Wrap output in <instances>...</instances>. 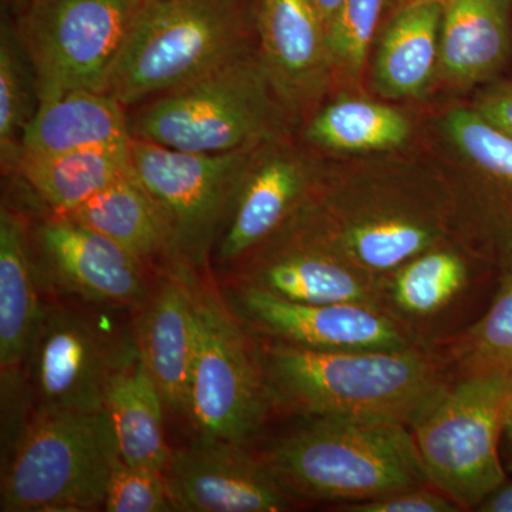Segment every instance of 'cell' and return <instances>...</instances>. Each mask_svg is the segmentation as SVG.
I'll return each mask as SVG.
<instances>
[{"label": "cell", "instance_id": "obj_1", "mask_svg": "<svg viewBox=\"0 0 512 512\" xmlns=\"http://www.w3.org/2000/svg\"><path fill=\"white\" fill-rule=\"evenodd\" d=\"M286 224L382 279L453 242L446 181L417 165L328 170L319 191Z\"/></svg>", "mask_w": 512, "mask_h": 512}, {"label": "cell", "instance_id": "obj_28", "mask_svg": "<svg viewBox=\"0 0 512 512\" xmlns=\"http://www.w3.org/2000/svg\"><path fill=\"white\" fill-rule=\"evenodd\" d=\"M467 282L463 251L451 242L437 245L384 278V311L403 326L404 319L429 318L447 308Z\"/></svg>", "mask_w": 512, "mask_h": 512}, {"label": "cell", "instance_id": "obj_12", "mask_svg": "<svg viewBox=\"0 0 512 512\" xmlns=\"http://www.w3.org/2000/svg\"><path fill=\"white\" fill-rule=\"evenodd\" d=\"M113 336L84 309L45 306L26 363L36 410H104L114 376L137 350L134 333Z\"/></svg>", "mask_w": 512, "mask_h": 512}, {"label": "cell", "instance_id": "obj_18", "mask_svg": "<svg viewBox=\"0 0 512 512\" xmlns=\"http://www.w3.org/2000/svg\"><path fill=\"white\" fill-rule=\"evenodd\" d=\"M255 35L269 82L293 121L318 106L336 79L311 0H258Z\"/></svg>", "mask_w": 512, "mask_h": 512}, {"label": "cell", "instance_id": "obj_23", "mask_svg": "<svg viewBox=\"0 0 512 512\" xmlns=\"http://www.w3.org/2000/svg\"><path fill=\"white\" fill-rule=\"evenodd\" d=\"M126 106L106 92L74 90L40 101L22 138V154H60L128 146Z\"/></svg>", "mask_w": 512, "mask_h": 512}, {"label": "cell", "instance_id": "obj_15", "mask_svg": "<svg viewBox=\"0 0 512 512\" xmlns=\"http://www.w3.org/2000/svg\"><path fill=\"white\" fill-rule=\"evenodd\" d=\"M30 242L39 276L66 295L138 309L153 291L146 264L72 218L52 212L33 227Z\"/></svg>", "mask_w": 512, "mask_h": 512}, {"label": "cell", "instance_id": "obj_30", "mask_svg": "<svg viewBox=\"0 0 512 512\" xmlns=\"http://www.w3.org/2000/svg\"><path fill=\"white\" fill-rule=\"evenodd\" d=\"M458 375L494 373L512 379V259L487 313L450 348Z\"/></svg>", "mask_w": 512, "mask_h": 512}, {"label": "cell", "instance_id": "obj_2", "mask_svg": "<svg viewBox=\"0 0 512 512\" xmlns=\"http://www.w3.org/2000/svg\"><path fill=\"white\" fill-rule=\"evenodd\" d=\"M272 407L305 419L384 420L410 426L446 384L427 350H315L269 340L259 348Z\"/></svg>", "mask_w": 512, "mask_h": 512}, {"label": "cell", "instance_id": "obj_11", "mask_svg": "<svg viewBox=\"0 0 512 512\" xmlns=\"http://www.w3.org/2000/svg\"><path fill=\"white\" fill-rule=\"evenodd\" d=\"M440 134L468 175L444 177L451 238L467 252L504 268L512 259V137L473 107L448 111L440 121Z\"/></svg>", "mask_w": 512, "mask_h": 512}, {"label": "cell", "instance_id": "obj_21", "mask_svg": "<svg viewBox=\"0 0 512 512\" xmlns=\"http://www.w3.org/2000/svg\"><path fill=\"white\" fill-rule=\"evenodd\" d=\"M512 45V0H443L437 80L471 87L503 69Z\"/></svg>", "mask_w": 512, "mask_h": 512}, {"label": "cell", "instance_id": "obj_8", "mask_svg": "<svg viewBox=\"0 0 512 512\" xmlns=\"http://www.w3.org/2000/svg\"><path fill=\"white\" fill-rule=\"evenodd\" d=\"M511 403L510 377L460 375L409 426L430 485L461 510H477L505 483L498 440Z\"/></svg>", "mask_w": 512, "mask_h": 512}, {"label": "cell", "instance_id": "obj_36", "mask_svg": "<svg viewBox=\"0 0 512 512\" xmlns=\"http://www.w3.org/2000/svg\"><path fill=\"white\" fill-rule=\"evenodd\" d=\"M312 5L315 6L316 12H318L320 20H322L323 26L329 25L330 20L333 16L338 13L340 6L343 5L345 0H311Z\"/></svg>", "mask_w": 512, "mask_h": 512}, {"label": "cell", "instance_id": "obj_4", "mask_svg": "<svg viewBox=\"0 0 512 512\" xmlns=\"http://www.w3.org/2000/svg\"><path fill=\"white\" fill-rule=\"evenodd\" d=\"M252 32L249 0H143L107 93L128 107L171 92L255 49Z\"/></svg>", "mask_w": 512, "mask_h": 512}, {"label": "cell", "instance_id": "obj_22", "mask_svg": "<svg viewBox=\"0 0 512 512\" xmlns=\"http://www.w3.org/2000/svg\"><path fill=\"white\" fill-rule=\"evenodd\" d=\"M443 0L393 9L379 36L372 86L387 100L419 99L439 74Z\"/></svg>", "mask_w": 512, "mask_h": 512}, {"label": "cell", "instance_id": "obj_29", "mask_svg": "<svg viewBox=\"0 0 512 512\" xmlns=\"http://www.w3.org/2000/svg\"><path fill=\"white\" fill-rule=\"evenodd\" d=\"M37 97L35 73L30 66L10 20L0 32V158L3 173L18 168L22 138L35 116Z\"/></svg>", "mask_w": 512, "mask_h": 512}, {"label": "cell", "instance_id": "obj_6", "mask_svg": "<svg viewBox=\"0 0 512 512\" xmlns=\"http://www.w3.org/2000/svg\"><path fill=\"white\" fill-rule=\"evenodd\" d=\"M119 456L106 410H36L9 450L0 511L101 510Z\"/></svg>", "mask_w": 512, "mask_h": 512}, {"label": "cell", "instance_id": "obj_3", "mask_svg": "<svg viewBox=\"0 0 512 512\" xmlns=\"http://www.w3.org/2000/svg\"><path fill=\"white\" fill-rule=\"evenodd\" d=\"M259 458L295 503H360L430 485L412 430L397 421L306 419Z\"/></svg>", "mask_w": 512, "mask_h": 512}, {"label": "cell", "instance_id": "obj_32", "mask_svg": "<svg viewBox=\"0 0 512 512\" xmlns=\"http://www.w3.org/2000/svg\"><path fill=\"white\" fill-rule=\"evenodd\" d=\"M104 511L107 512H170L164 471L134 467L120 456L114 461L107 484Z\"/></svg>", "mask_w": 512, "mask_h": 512}, {"label": "cell", "instance_id": "obj_33", "mask_svg": "<svg viewBox=\"0 0 512 512\" xmlns=\"http://www.w3.org/2000/svg\"><path fill=\"white\" fill-rule=\"evenodd\" d=\"M339 511L346 512H456L461 511L446 494L433 485L413 488L360 503L343 504Z\"/></svg>", "mask_w": 512, "mask_h": 512}, {"label": "cell", "instance_id": "obj_39", "mask_svg": "<svg viewBox=\"0 0 512 512\" xmlns=\"http://www.w3.org/2000/svg\"><path fill=\"white\" fill-rule=\"evenodd\" d=\"M419 2V0H390V9L399 8V6L406 5V3Z\"/></svg>", "mask_w": 512, "mask_h": 512}, {"label": "cell", "instance_id": "obj_38", "mask_svg": "<svg viewBox=\"0 0 512 512\" xmlns=\"http://www.w3.org/2000/svg\"><path fill=\"white\" fill-rule=\"evenodd\" d=\"M504 431L505 434H507V439L510 440L512 446V403L510 410H508L507 419H505Z\"/></svg>", "mask_w": 512, "mask_h": 512}, {"label": "cell", "instance_id": "obj_20", "mask_svg": "<svg viewBox=\"0 0 512 512\" xmlns=\"http://www.w3.org/2000/svg\"><path fill=\"white\" fill-rule=\"evenodd\" d=\"M40 276L28 225L22 215L2 205L0 210V369L2 402L18 400L20 373L45 306L40 303Z\"/></svg>", "mask_w": 512, "mask_h": 512}, {"label": "cell", "instance_id": "obj_24", "mask_svg": "<svg viewBox=\"0 0 512 512\" xmlns=\"http://www.w3.org/2000/svg\"><path fill=\"white\" fill-rule=\"evenodd\" d=\"M104 410L127 464L157 471L167 468L173 448L164 433L163 397L138 349L114 376Z\"/></svg>", "mask_w": 512, "mask_h": 512}, {"label": "cell", "instance_id": "obj_16", "mask_svg": "<svg viewBox=\"0 0 512 512\" xmlns=\"http://www.w3.org/2000/svg\"><path fill=\"white\" fill-rule=\"evenodd\" d=\"M238 284L299 303H360L383 309L384 279L285 224L245 259Z\"/></svg>", "mask_w": 512, "mask_h": 512}, {"label": "cell", "instance_id": "obj_10", "mask_svg": "<svg viewBox=\"0 0 512 512\" xmlns=\"http://www.w3.org/2000/svg\"><path fill=\"white\" fill-rule=\"evenodd\" d=\"M255 147L224 154L173 150L133 138L131 168L170 232V262L208 268Z\"/></svg>", "mask_w": 512, "mask_h": 512}, {"label": "cell", "instance_id": "obj_9", "mask_svg": "<svg viewBox=\"0 0 512 512\" xmlns=\"http://www.w3.org/2000/svg\"><path fill=\"white\" fill-rule=\"evenodd\" d=\"M143 0H33L13 30L35 73L40 101L74 90L106 92Z\"/></svg>", "mask_w": 512, "mask_h": 512}, {"label": "cell", "instance_id": "obj_35", "mask_svg": "<svg viewBox=\"0 0 512 512\" xmlns=\"http://www.w3.org/2000/svg\"><path fill=\"white\" fill-rule=\"evenodd\" d=\"M478 511L484 512H512V485H503L484 501Z\"/></svg>", "mask_w": 512, "mask_h": 512}, {"label": "cell", "instance_id": "obj_31", "mask_svg": "<svg viewBox=\"0 0 512 512\" xmlns=\"http://www.w3.org/2000/svg\"><path fill=\"white\" fill-rule=\"evenodd\" d=\"M390 0H345L326 26V45L335 77L359 82Z\"/></svg>", "mask_w": 512, "mask_h": 512}, {"label": "cell", "instance_id": "obj_37", "mask_svg": "<svg viewBox=\"0 0 512 512\" xmlns=\"http://www.w3.org/2000/svg\"><path fill=\"white\" fill-rule=\"evenodd\" d=\"M33 2V0H3L6 6L9 9H12V12H18L19 9H22L23 6L28 5V3Z\"/></svg>", "mask_w": 512, "mask_h": 512}, {"label": "cell", "instance_id": "obj_19", "mask_svg": "<svg viewBox=\"0 0 512 512\" xmlns=\"http://www.w3.org/2000/svg\"><path fill=\"white\" fill-rule=\"evenodd\" d=\"M134 326L138 353L168 412L190 407L197 326L190 293L177 266L168 264L141 308Z\"/></svg>", "mask_w": 512, "mask_h": 512}, {"label": "cell", "instance_id": "obj_7", "mask_svg": "<svg viewBox=\"0 0 512 512\" xmlns=\"http://www.w3.org/2000/svg\"><path fill=\"white\" fill-rule=\"evenodd\" d=\"M173 265L190 293L197 326L187 419L197 440L245 444L272 407L261 352L211 281L190 266Z\"/></svg>", "mask_w": 512, "mask_h": 512}, {"label": "cell", "instance_id": "obj_34", "mask_svg": "<svg viewBox=\"0 0 512 512\" xmlns=\"http://www.w3.org/2000/svg\"><path fill=\"white\" fill-rule=\"evenodd\" d=\"M471 107L488 123L512 137V80L485 87Z\"/></svg>", "mask_w": 512, "mask_h": 512}, {"label": "cell", "instance_id": "obj_17", "mask_svg": "<svg viewBox=\"0 0 512 512\" xmlns=\"http://www.w3.org/2000/svg\"><path fill=\"white\" fill-rule=\"evenodd\" d=\"M245 444L195 440L173 450L164 470L173 511L281 512L295 501Z\"/></svg>", "mask_w": 512, "mask_h": 512}, {"label": "cell", "instance_id": "obj_26", "mask_svg": "<svg viewBox=\"0 0 512 512\" xmlns=\"http://www.w3.org/2000/svg\"><path fill=\"white\" fill-rule=\"evenodd\" d=\"M133 171L130 144L60 154H22L16 173L53 214H66Z\"/></svg>", "mask_w": 512, "mask_h": 512}, {"label": "cell", "instance_id": "obj_14", "mask_svg": "<svg viewBox=\"0 0 512 512\" xmlns=\"http://www.w3.org/2000/svg\"><path fill=\"white\" fill-rule=\"evenodd\" d=\"M249 328L272 342L315 350L416 348L402 323L383 309L360 303H299L237 284L225 295Z\"/></svg>", "mask_w": 512, "mask_h": 512}, {"label": "cell", "instance_id": "obj_5", "mask_svg": "<svg viewBox=\"0 0 512 512\" xmlns=\"http://www.w3.org/2000/svg\"><path fill=\"white\" fill-rule=\"evenodd\" d=\"M291 114L265 72L258 46L214 72L147 100L131 137L173 150L224 154L291 134Z\"/></svg>", "mask_w": 512, "mask_h": 512}, {"label": "cell", "instance_id": "obj_27", "mask_svg": "<svg viewBox=\"0 0 512 512\" xmlns=\"http://www.w3.org/2000/svg\"><path fill=\"white\" fill-rule=\"evenodd\" d=\"M409 117L383 103L343 96L312 114L303 128V143L332 154L393 151L412 136Z\"/></svg>", "mask_w": 512, "mask_h": 512}, {"label": "cell", "instance_id": "obj_25", "mask_svg": "<svg viewBox=\"0 0 512 512\" xmlns=\"http://www.w3.org/2000/svg\"><path fill=\"white\" fill-rule=\"evenodd\" d=\"M64 217L116 242L147 266L170 262V232L160 208L133 171Z\"/></svg>", "mask_w": 512, "mask_h": 512}, {"label": "cell", "instance_id": "obj_13", "mask_svg": "<svg viewBox=\"0 0 512 512\" xmlns=\"http://www.w3.org/2000/svg\"><path fill=\"white\" fill-rule=\"evenodd\" d=\"M312 151L291 134L255 148L215 247L218 264H242L312 200L328 173Z\"/></svg>", "mask_w": 512, "mask_h": 512}]
</instances>
